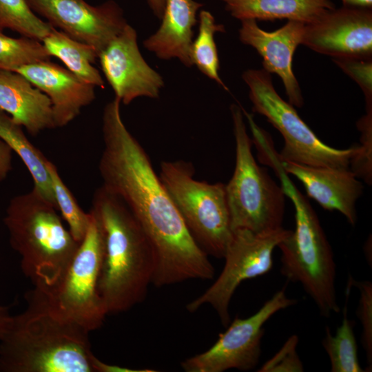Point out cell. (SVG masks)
I'll return each instance as SVG.
<instances>
[{"mask_svg":"<svg viewBox=\"0 0 372 372\" xmlns=\"http://www.w3.org/2000/svg\"><path fill=\"white\" fill-rule=\"evenodd\" d=\"M117 98L102 115L103 149L99 169L102 185L132 212L155 256L152 285L160 287L189 280H211L215 269L195 241L156 173L150 159L124 124Z\"/></svg>","mask_w":372,"mask_h":372,"instance_id":"6da1fadb","label":"cell"},{"mask_svg":"<svg viewBox=\"0 0 372 372\" xmlns=\"http://www.w3.org/2000/svg\"><path fill=\"white\" fill-rule=\"evenodd\" d=\"M25 299L0 340V372H97L90 332L56 312L40 287Z\"/></svg>","mask_w":372,"mask_h":372,"instance_id":"7a4b0ae2","label":"cell"},{"mask_svg":"<svg viewBox=\"0 0 372 372\" xmlns=\"http://www.w3.org/2000/svg\"><path fill=\"white\" fill-rule=\"evenodd\" d=\"M90 211L103 240L100 297L107 315L126 311L143 301L152 285L154 251L126 205L103 185L94 192Z\"/></svg>","mask_w":372,"mask_h":372,"instance_id":"3957f363","label":"cell"},{"mask_svg":"<svg viewBox=\"0 0 372 372\" xmlns=\"http://www.w3.org/2000/svg\"><path fill=\"white\" fill-rule=\"evenodd\" d=\"M57 209L34 188L12 197L3 223L10 244L21 256V268L34 286L49 287L62 276L79 243Z\"/></svg>","mask_w":372,"mask_h":372,"instance_id":"277c9868","label":"cell"},{"mask_svg":"<svg viewBox=\"0 0 372 372\" xmlns=\"http://www.w3.org/2000/svg\"><path fill=\"white\" fill-rule=\"evenodd\" d=\"M295 209V229L277 246L280 273L301 285L320 314L329 318L340 311L335 290L336 265L331 245L307 198L296 188L280 164L273 167Z\"/></svg>","mask_w":372,"mask_h":372,"instance_id":"5b68a950","label":"cell"},{"mask_svg":"<svg viewBox=\"0 0 372 372\" xmlns=\"http://www.w3.org/2000/svg\"><path fill=\"white\" fill-rule=\"evenodd\" d=\"M230 110L236 162L233 175L225 185L232 231L245 229L265 232L282 228L285 208L283 189L267 169L256 163L242 107L232 104Z\"/></svg>","mask_w":372,"mask_h":372,"instance_id":"8992f818","label":"cell"},{"mask_svg":"<svg viewBox=\"0 0 372 372\" xmlns=\"http://www.w3.org/2000/svg\"><path fill=\"white\" fill-rule=\"evenodd\" d=\"M158 176L197 244L223 258L233 234L225 185L195 179L192 165L181 161H163Z\"/></svg>","mask_w":372,"mask_h":372,"instance_id":"52a82bcc","label":"cell"},{"mask_svg":"<svg viewBox=\"0 0 372 372\" xmlns=\"http://www.w3.org/2000/svg\"><path fill=\"white\" fill-rule=\"evenodd\" d=\"M242 77L249 90L253 111L266 117L284 138V147L278 153L282 160L313 167L350 169L358 146L340 149L322 142L293 105L280 96L271 74L264 69L247 70Z\"/></svg>","mask_w":372,"mask_h":372,"instance_id":"ba28073f","label":"cell"},{"mask_svg":"<svg viewBox=\"0 0 372 372\" xmlns=\"http://www.w3.org/2000/svg\"><path fill=\"white\" fill-rule=\"evenodd\" d=\"M90 214L87 231L64 273L51 286H37L56 312L89 332L100 328L107 316L98 287L103 235L96 218Z\"/></svg>","mask_w":372,"mask_h":372,"instance_id":"9c48e42d","label":"cell"},{"mask_svg":"<svg viewBox=\"0 0 372 372\" xmlns=\"http://www.w3.org/2000/svg\"><path fill=\"white\" fill-rule=\"evenodd\" d=\"M291 231L283 227L265 232L245 229L233 231L222 271L207 290L187 304V310L195 312L209 305L227 327L230 323L229 304L237 288L242 282L271 270L273 250Z\"/></svg>","mask_w":372,"mask_h":372,"instance_id":"30bf717a","label":"cell"},{"mask_svg":"<svg viewBox=\"0 0 372 372\" xmlns=\"http://www.w3.org/2000/svg\"><path fill=\"white\" fill-rule=\"evenodd\" d=\"M296 303V300L287 296L285 287H283L251 316L236 317L209 349L183 360L180 363L182 369L186 372L254 369L261 355L263 325L278 311Z\"/></svg>","mask_w":372,"mask_h":372,"instance_id":"8fae6325","label":"cell"},{"mask_svg":"<svg viewBox=\"0 0 372 372\" xmlns=\"http://www.w3.org/2000/svg\"><path fill=\"white\" fill-rule=\"evenodd\" d=\"M31 8L52 27L101 52L127 25L114 1L92 6L85 0H27Z\"/></svg>","mask_w":372,"mask_h":372,"instance_id":"7c38bea8","label":"cell"},{"mask_svg":"<svg viewBox=\"0 0 372 372\" xmlns=\"http://www.w3.org/2000/svg\"><path fill=\"white\" fill-rule=\"evenodd\" d=\"M137 39L136 30L127 24L98 57L115 97L124 105L139 97L157 99L164 87L161 75L142 56Z\"/></svg>","mask_w":372,"mask_h":372,"instance_id":"4fadbf2b","label":"cell"},{"mask_svg":"<svg viewBox=\"0 0 372 372\" xmlns=\"http://www.w3.org/2000/svg\"><path fill=\"white\" fill-rule=\"evenodd\" d=\"M301 44L332 58L372 59V10H329L304 25Z\"/></svg>","mask_w":372,"mask_h":372,"instance_id":"5bb4252c","label":"cell"},{"mask_svg":"<svg viewBox=\"0 0 372 372\" xmlns=\"http://www.w3.org/2000/svg\"><path fill=\"white\" fill-rule=\"evenodd\" d=\"M240 41L254 48L262 59L263 69L282 80L289 103L301 107L304 104L300 85L293 72V58L301 44L304 23L288 21L282 27L267 32L255 19L241 20Z\"/></svg>","mask_w":372,"mask_h":372,"instance_id":"9a60e30c","label":"cell"},{"mask_svg":"<svg viewBox=\"0 0 372 372\" xmlns=\"http://www.w3.org/2000/svg\"><path fill=\"white\" fill-rule=\"evenodd\" d=\"M15 72L25 76L50 99L55 127L69 124L96 97L94 86L50 61L24 65Z\"/></svg>","mask_w":372,"mask_h":372,"instance_id":"2e32d148","label":"cell"},{"mask_svg":"<svg viewBox=\"0 0 372 372\" xmlns=\"http://www.w3.org/2000/svg\"><path fill=\"white\" fill-rule=\"evenodd\" d=\"M279 158L285 172L302 183L308 196L324 209L339 211L352 226L355 225V203L363 185L350 169L313 167Z\"/></svg>","mask_w":372,"mask_h":372,"instance_id":"e0dca14e","label":"cell"},{"mask_svg":"<svg viewBox=\"0 0 372 372\" xmlns=\"http://www.w3.org/2000/svg\"><path fill=\"white\" fill-rule=\"evenodd\" d=\"M203 4L194 0H165L158 29L143 42L145 49L162 60L178 59L192 66L189 50L198 11Z\"/></svg>","mask_w":372,"mask_h":372,"instance_id":"ac0fdd59","label":"cell"},{"mask_svg":"<svg viewBox=\"0 0 372 372\" xmlns=\"http://www.w3.org/2000/svg\"><path fill=\"white\" fill-rule=\"evenodd\" d=\"M0 110L33 136L55 128L50 99L17 72L0 70Z\"/></svg>","mask_w":372,"mask_h":372,"instance_id":"d6986e66","label":"cell"},{"mask_svg":"<svg viewBox=\"0 0 372 372\" xmlns=\"http://www.w3.org/2000/svg\"><path fill=\"white\" fill-rule=\"evenodd\" d=\"M230 15L240 21L287 19L309 23L335 5L330 0H220Z\"/></svg>","mask_w":372,"mask_h":372,"instance_id":"ffe728a7","label":"cell"},{"mask_svg":"<svg viewBox=\"0 0 372 372\" xmlns=\"http://www.w3.org/2000/svg\"><path fill=\"white\" fill-rule=\"evenodd\" d=\"M0 138L23 161L32 177L33 188L57 209L47 168L48 159L29 141L23 130V127L14 122L1 110H0Z\"/></svg>","mask_w":372,"mask_h":372,"instance_id":"44dd1931","label":"cell"},{"mask_svg":"<svg viewBox=\"0 0 372 372\" xmlns=\"http://www.w3.org/2000/svg\"><path fill=\"white\" fill-rule=\"evenodd\" d=\"M41 42L50 56L61 61L66 68L78 78L95 87H104L102 76L93 65L99 57L93 47L54 27Z\"/></svg>","mask_w":372,"mask_h":372,"instance_id":"7402d4cb","label":"cell"},{"mask_svg":"<svg viewBox=\"0 0 372 372\" xmlns=\"http://www.w3.org/2000/svg\"><path fill=\"white\" fill-rule=\"evenodd\" d=\"M351 285L346 289V302L343 308L341 324L333 335L326 327L322 344L325 350L331 372H363L358 356V345L354 333L355 322L348 318V300Z\"/></svg>","mask_w":372,"mask_h":372,"instance_id":"603a6c76","label":"cell"},{"mask_svg":"<svg viewBox=\"0 0 372 372\" xmlns=\"http://www.w3.org/2000/svg\"><path fill=\"white\" fill-rule=\"evenodd\" d=\"M225 32V26L216 23L209 11L200 10L198 33L192 43L189 58L192 65H196L201 73L228 90L219 76L220 62L214 39L216 33Z\"/></svg>","mask_w":372,"mask_h":372,"instance_id":"cb8c5ba5","label":"cell"},{"mask_svg":"<svg viewBox=\"0 0 372 372\" xmlns=\"http://www.w3.org/2000/svg\"><path fill=\"white\" fill-rule=\"evenodd\" d=\"M52 28L36 14L27 0H0L1 30L8 28L21 37L42 41Z\"/></svg>","mask_w":372,"mask_h":372,"instance_id":"d4e9b609","label":"cell"},{"mask_svg":"<svg viewBox=\"0 0 372 372\" xmlns=\"http://www.w3.org/2000/svg\"><path fill=\"white\" fill-rule=\"evenodd\" d=\"M58 210L69 227L74 239L80 243L84 238L91 221V215L80 207L70 190L62 180L56 167L50 161L47 162Z\"/></svg>","mask_w":372,"mask_h":372,"instance_id":"484cf974","label":"cell"},{"mask_svg":"<svg viewBox=\"0 0 372 372\" xmlns=\"http://www.w3.org/2000/svg\"><path fill=\"white\" fill-rule=\"evenodd\" d=\"M50 57L41 41L10 37L0 29V70L15 72L24 65L50 61Z\"/></svg>","mask_w":372,"mask_h":372,"instance_id":"4316f807","label":"cell"},{"mask_svg":"<svg viewBox=\"0 0 372 372\" xmlns=\"http://www.w3.org/2000/svg\"><path fill=\"white\" fill-rule=\"evenodd\" d=\"M361 132V144L351 158L350 170L367 184L372 180V111L366 112L357 123Z\"/></svg>","mask_w":372,"mask_h":372,"instance_id":"83f0119b","label":"cell"},{"mask_svg":"<svg viewBox=\"0 0 372 372\" xmlns=\"http://www.w3.org/2000/svg\"><path fill=\"white\" fill-rule=\"evenodd\" d=\"M348 282L358 289L360 298L357 316L362 325L361 343L365 351L367 369L372 366V283L369 280H355L349 276Z\"/></svg>","mask_w":372,"mask_h":372,"instance_id":"f1b7e54d","label":"cell"},{"mask_svg":"<svg viewBox=\"0 0 372 372\" xmlns=\"http://www.w3.org/2000/svg\"><path fill=\"white\" fill-rule=\"evenodd\" d=\"M332 60L360 87L365 98L366 111H371L372 59L335 57Z\"/></svg>","mask_w":372,"mask_h":372,"instance_id":"f546056e","label":"cell"},{"mask_svg":"<svg viewBox=\"0 0 372 372\" xmlns=\"http://www.w3.org/2000/svg\"><path fill=\"white\" fill-rule=\"evenodd\" d=\"M299 338L289 336L279 351L258 370L259 372H302L303 363L298 353Z\"/></svg>","mask_w":372,"mask_h":372,"instance_id":"4dcf8cb0","label":"cell"},{"mask_svg":"<svg viewBox=\"0 0 372 372\" xmlns=\"http://www.w3.org/2000/svg\"><path fill=\"white\" fill-rule=\"evenodd\" d=\"M12 152L11 148L0 138V183L12 170Z\"/></svg>","mask_w":372,"mask_h":372,"instance_id":"1f68e13d","label":"cell"},{"mask_svg":"<svg viewBox=\"0 0 372 372\" xmlns=\"http://www.w3.org/2000/svg\"><path fill=\"white\" fill-rule=\"evenodd\" d=\"M12 316L8 307L0 304V340L7 329Z\"/></svg>","mask_w":372,"mask_h":372,"instance_id":"d6a6232c","label":"cell"},{"mask_svg":"<svg viewBox=\"0 0 372 372\" xmlns=\"http://www.w3.org/2000/svg\"><path fill=\"white\" fill-rule=\"evenodd\" d=\"M342 6L372 10V0H340Z\"/></svg>","mask_w":372,"mask_h":372,"instance_id":"836d02e7","label":"cell"},{"mask_svg":"<svg viewBox=\"0 0 372 372\" xmlns=\"http://www.w3.org/2000/svg\"><path fill=\"white\" fill-rule=\"evenodd\" d=\"M146 1L153 14L161 20L164 11L165 0H146Z\"/></svg>","mask_w":372,"mask_h":372,"instance_id":"e575fe53","label":"cell"}]
</instances>
